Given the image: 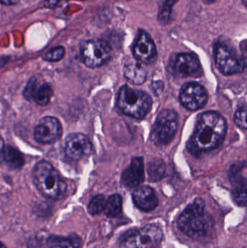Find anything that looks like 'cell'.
<instances>
[{
	"mask_svg": "<svg viewBox=\"0 0 247 248\" xmlns=\"http://www.w3.org/2000/svg\"><path fill=\"white\" fill-rule=\"evenodd\" d=\"M112 54L110 44L102 39H91L81 45V60L88 68H98L107 63Z\"/></svg>",
	"mask_w": 247,
	"mask_h": 248,
	"instance_id": "cell-8",
	"label": "cell"
},
{
	"mask_svg": "<svg viewBox=\"0 0 247 248\" xmlns=\"http://www.w3.org/2000/svg\"><path fill=\"white\" fill-rule=\"evenodd\" d=\"M145 180V166L142 157L132 159L130 166L123 171L122 183L129 188L139 186Z\"/></svg>",
	"mask_w": 247,
	"mask_h": 248,
	"instance_id": "cell-14",
	"label": "cell"
},
{
	"mask_svg": "<svg viewBox=\"0 0 247 248\" xmlns=\"http://www.w3.org/2000/svg\"><path fill=\"white\" fill-rule=\"evenodd\" d=\"M92 144L89 138L81 133L69 134L65 139V152L69 158L79 160L92 153Z\"/></svg>",
	"mask_w": 247,
	"mask_h": 248,
	"instance_id": "cell-11",
	"label": "cell"
},
{
	"mask_svg": "<svg viewBox=\"0 0 247 248\" xmlns=\"http://www.w3.org/2000/svg\"><path fill=\"white\" fill-rule=\"evenodd\" d=\"M247 108L242 106L235 113L234 122L239 128L247 129Z\"/></svg>",
	"mask_w": 247,
	"mask_h": 248,
	"instance_id": "cell-26",
	"label": "cell"
},
{
	"mask_svg": "<svg viewBox=\"0 0 247 248\" xmlns=\"http://www.w3.org/2000/svg\"><path fill=\"white\" fill-rule=\"evenodd\" d=\"M19 0H0V2L5 5H13L16 4L18 2Z\"/></svg>",
	"mask_w": 247,
	"mask_h": 248,
	"instance_id": "cell-30",
	"label": "cell"
},
{
	"mask_svg": "<svg viewBox=\"0 0 247 248\" xmlns=\"http://www.w3.org/2000/svg\"><path fill=\"white\" fill-rule=\"evenodd\" d=\"M226 132L227 123L220 113L205 112L197 118L187 149L194 155L214 150L223 142Z\"/></svg>",
	"mask_w": 247,
	"mask_h": 248,
	"instance_id": "cell-1",
	"label": "cell"
},
{
	"mask_svg": "<svg viewBox=\"0 0 247 248\" xmlns=\"http://www.w3.org/2000/svg\"><path fill=\"white\" fill-rule=\"evenodd\" d=\"M32 177L39 193L48 199H59L66 192V183L49 162H39L33 169Z\"/></svg>",
	"mask_w": 247,
	"mask_h": 248,
	"instance_id": "cell-3",
	"label": "cell"
},
{
	"mask_svg": "<svg viewBox=\"0 0 247 248\" xmlns=\"http://www.w3.org/2000/svg\"><path fill=\"white\" fill-rule=\"evenodd\" d=\"M53 95L52 87L48 84L37 86L33 94V99L39 106H45L49 103Z\"/></svg>",
	"mask_w": 247,
	"mask_h": 248,
	"instance_id": "cell-22",
	"label": "cell"
},
{
	"mask_svg": "<svg viewBox=\"0 0 247 248\" xmlns=\"http://www.w3.org/2000/svg\"><path fill=\"white\" fill-rule=\"evenodd\" d=\"M147 171L150 182H159L165 177L166 165L161 159H154L148 164Z\"/></svg>",
	"mask_w": 247,
	"mask_h": 248,
	"instance_id": "cell-20",
	"label": "cell"
},
{
	"mask_svg": "<svg viewBox=\"0 0 247 248\" xmlns=\"http://www.w3.org/2000/svg\"><path fill=\"white\" fill-rule=\"evenodd\" d=\"M65 53V48L63 46H56L48 51L44 55L43 59L49 62H58L63 58Z\"/></svg>",
	"mask_w": 247,
	"mask_h": 248,
	"instance_id": "cell-25",
	"label": "cell"
},
{
	"mask_svg": "<svg viewBox=\"0 0 247 248\" xmlns=\"http://www.w3.org/2000/svg\"><path fill=\"white\" fill-rule=\"evenodd\" d=\"M180 102L186 108L192 111L203 108L208 100L207 91L201 84L189 82L181 87Z\"/></svg>",
	"mask_w": 247,
	"mask_h": 248,
	"instance_id": "cell-9",
	"label": "cell"
},
{
	"mask_svg": "<svg viewBox=\"0 0 247 248\" xmlns=\"http://www.w3.org/2000/svg\"><path fill=\"white\" fill-rule=\"evenodd\" d=\"M214 58L217 68L226 76L243 72L246 67L245 58L238 53L232 45L223 40L214 46Z\"/></svg>",
	"mask_w": 247,
	"mask_h": 248,
	"instance_id": "cell-5",
	"label": "cell"
},
{
	"mask_svg": "<svg viewBox=\"0 0 247 248\" xmlns=\"http://www.w3.org/2000/svg\"><path fill=\"white\" fill-rule=\"evenodd\" d=\"M117 105L126 116L142 119L150 112L152 100L145 92L124 85L119 90Z\"/></svg>",
	"mask_w": 247,
	"mask_h": 248,
	"instance_id": "cell-4",
	"label": "cell"
},
{
	"mask_svg": "<svg viewBox=\"0 0 247 248\" xmlns=\"http://www.w3.org/2000/svg\"><path fill=\"white\" fill-rule=\"evenodd\" d=\"M106 200L103 195H97L93 197L88 205V212L91 215H98L104 211Z\"/></svg>",
	"mask_w": 247,
	"mask_h": 248,
	"instance_id": "cell-24",
	"label": "cell"
},
{
	"mask_svg": "<svg viewBox=\"0 0 247 248\" xmlns=\"http://www.w3.org/2000/svg\"><path fill=\"white\" fill-rule=\"evenodd\" d=\"M200 61L194 54L179 53L171 57L169 68L171 74L181 77L195 75L200 71Z\"/></svg>",
	"mask_w": 247,
	"mask_h": 248,
	"instance_id": "cell-10",
	"label": "cell"
},
{
	"mask_svg": "<svg viewBox=\"0 0 247 248\" xmlns=\"http://www.w3.org/2000/svg\"><path fill=\"white\" fill-rule=\"evenodd\" d=\"M132 198L136 206L146 212L153 211L159 205V200L155 191L146 185L136 188L132 194Z\"/></svg>",
	"mask_w": 247,
	"mask_h": 248,
	"instance_id": "cell-15",
	"label": "cell"
},
{
	"mask_svg": "<svg viewBox=\"0 0 247 248\" xmlns=\"http://www.w3.org/2000/svg\"><path fill=\"white\" fill-rule=\"evenodd\" d=\"M62 128L56 118L46 116L40 121L34 130V138L42 144H52L61 138Z\"/></svg>",
	"mask_w": 247,
	"mask_h": 248,
	"instance_id": "cell-12",
	"label": "cell"
},
{
	"mask_svg": "<svg viewBox=\"0 0 247 248\" xmlns=\"http://www.w3.org/2000/svg\"><path fill=\"white\" fill-rule=\"evenodd\" d=\"M178 0H165L161 5L158 13V20L162 25H166L171 21L173 7Z\"/></svg>",
	"mask_w": 247,
	"mask_h": 248,
	"instance_id": "cell-23",
	"label": "cell"
},
{
	"mask_svg": "<svg viewBox=\"0 0 247 248\" xmlns=\"http://www.w3.org/2000/svg\"><path fill=\"white\" fill-rule=\"evenodd\" d=\"M4 147V141H3L2 138H1V137H0V155H1V152H2Z\"/></svg>",
	"mask_w": 247,
	"mask_h": 248,
	"instance_id": "cell-31",
	"label": "cell"
},
{
	"mask_svg": "<svg viewBox=\"0 0 247 248\" xmlns=\"http://www.w3.org/2000/svg\"><path fill=\"white\" fill-rule=\"evenodd\" d=\"M205 202L197 198L189 205L178 218V228L186 235L200 238L207 235L214 226V220L209 214H204Z\"/></svg>",
	"mask_w": 247,
	"mask_h": 248,
	"instance_id": "cell-2",
	"label": "cell"
},
{
	"mask_svg": "<svg viewBox=\"0 0 247 248\" xmlns=\"http://www.w3.org/2000/svg\"><path fill=\"white\" fill-rule=\"evenodd\" d=\"M61 0H46L45 1V6L47 7H55L59 4Z\"/></svg>",
	"mask_w": 247,
	"mask_h": 248,
	"instance_id": "cell-29",
	"label": "cell"
},
{
	"mask_svg": "<svg viewBox=\"0 0 247 248\" xmlns=\"http://www.w3.org/2000/svg\"><path fill=\"white\" fill-rule=\"evenodd\" d=\"M0 248H7L6 247V246H4V245L3 244V243H1V242H0Z\"/></svg>",
	"mask_w": 247,
	"mask_h": 248,
	"instance_id": "cell-33",
	"label": "cell"
},
{
	"mask_svg": "<svg viewBox=\"0 0 247 248\" xmlns=\"http://www.w3.org/2000/svg\"><path fill=\"white\" fill-rule=\"evenodd\" d=\"M81 245V237L74 233L67 237L50 235L46 240L48 248H78Z\"/></svg>",
	"mask_w": 247,
	"mask_h": 248,
	"instance_id": "cell-17",
	"label": "cell"
},
{
	"mask_svg": "<svg viewBox=\"0 0 247 248\" xmlns=\"http://www.w3.org/2000/svg\"><path fill=\"white\" fill-rule=\"evenodd\" d=\"M1 157L7 167L14 170L21 169L24 165V157L22 153L11 146L4 147L1 152Z\"/></svg>",
	"mask_w": 247,
	"mask_h": 248,
	"instance_id": "cell-18",
	"label": "cell"
},
{
	"mask_svg": "<svg viewBox=\"0 0 247 248\" xmlns=\"http://www.w3.org/2000/svg\"><path fill=\"white\" fill-rule=\"evenodd\" d=\"M37 84H36V78H32L29 80L28 84L25 87L24 91H23V96L27 100H30L33 99V94L36 91Z\"/></svg>",
	"mask_w": 247,
	"mask_h": 248,
	"instance_id": "cell-27",
	"label": "cell"
},
{
	"mask_svg": "<svg viewBox=\"0 0 247 248\" xmlns=\"http://www.w3.org/2000/svg\"><path fill=\"white\" fill-rule=\"evenodd\" d=\"M123 208V200L121 196L115 194L110 195L108 199L106 201L105 207L104 212L109 218H115L119 216Z\"/></svg>",
	"mask_w": 247,
	"mask_h": 248,
	"instance_id": "cell-21",
	"label": "cell"
},
{
	"mask_svg": "<svg viewBox=\"0 0 247 248\" xmlns=\"http://www.w3.org/2000/svg\"><path fill=\"white\" fill-rule=\"evenodd\" d=\"M231 179L233 183L232 197L233 201L239 206L247 205V183L246 179L242 177L239 170H232Z\"/></svg>",
	"mask_w": 247,
	"mask_h": 248,
	"instance_id": "cell-16",
	"label": "cell"
},
{
	"mask_svg": "<svg viewBox=\"0 0 247 248\" xmlns=\"http://www.w3.org/2000/svg\"><path fill=\"white\" fill-rule=\"evenodd\" d=\"M124 76L132 84L140 85L146 81L147 72L140 62H131L125 66Z\"/></svg>",
	"mask_w": 247,
	"mask_h": 248,
	"instance_id": "cell-19",
	"label": "cell"
},
{
	"mask_svg": "<svg viewBox=\"0 0 247 248\" xmlns=\"http://www.w3.org/2000/svg\"><path fill=\"white\" fill-rule=\"evenodd\" d=\"M164 84L162 81H155L152 84V90L157 96L160 95L163 91Z\"/></svg>",
	"mask_w": 247,
	"mask_h": 248,
	"instance_id": "cell-28",
	"label": "cell"
},
{
	"mask_svg": "<svg viewBox=\"0 0 247 248\" xmlns=\"http://www.w3.org/2000/svg\"><path fill=\"white\" fill-rule=\"evenodd\" d=\"M163 237L162 230L154 224L146 225L136 232H129L122 238L120 248H155Z\"/></svg>",
	"mask_w": 247,
	"mask_h": 248,
	"instance_id": "cell-7",
	"label": "cell"
},
{
	"mask_svg": "<svg viewBox=\"0 0 247 248\" xmlns=\"http://www.w3.org/2000/svg\"><path fill=\"white\" fill-rule=\"evenodd\" d=\"M178 116L174 110H163L157 117L151 134V140L158 146L171 143L178 130Z\"/></svg>",
	"mask_w": 247,
	"mask_h": 248,
	"instance_id": "cell-6",
	"label": "cell"
},
{
	"mask_svg": "<svg viewBox=\"0 0 247 248\" xmlns=\"http://www.w3.org/2000/svg\"><path fill=\"white\" fill-rule=\"evenodd\" d=\"M157 48L153 39L145 31L139 30L133 46L135 59L142 63L153 62L157 58Z\"/></svg>",
	"mask_w": 247,
	"mask_h": 248,
	"instance_id": "cell-13",
	"label": "cell"
},
{
	"mask_svg": "<svg viewBox=\"0 0 247 248\" xmlns=\"http://www.w3.org/2000/svg\"><path fill=\"white\" fill-rule=\"evenodd\" d=\"M217 1V0H203V2L206 4H210L214 3L215 1Z\"/></svg>",
	"mask_w": 247,
	"mask_h": 248,
	"instance_id": "cell-32",
	"label": "cell"
}]
</instances>
